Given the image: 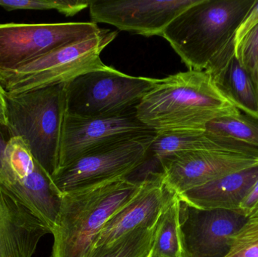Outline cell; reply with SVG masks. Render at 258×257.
Returning <instances> with one entry per match:
<instances>
[{
	"instance_id": "obj_25",
	"label": "cell",
	"mask_w": 258,
	"mask_h": 257,
	"mask_svg": "<svg viewBox=\"0 0 258 257\" xmlns=\"http://www.w3.org/2000/svg\"><path fill=\"white\" fill-rule=\"evenodd\" d=\"M258 25V0H256L251 10L242 20L238 27L233 39L234 52L237 51L240 44L245 37Z\"/></svg>"
},
{
	"instance_id": "obj_9",
	"label": "cell",
	"mask_w": 258,
	"mask_h": 257,
	"mask_svg": "<svg viewBox=\"0 0 258 257\" xmlns=\"http://www.w3.org/2000/svg\"><path fill=\"white\" fill-rule=\"evenodd\" d=\"M95 23L0 24V74L12 72L53 50L96 34Z\"/></svg>"
},
{
	"instance_id": "obj_15",
	"label": "cell",
	"mask_w": 258,
	"mask_h": 257,
	"mask_svg": "<svg viewBox=\"0 0 258 257\" xmlns=\"http://www.w3.org/2000/svg\"><path fill=\"white\" fill-rule=\"evenodd\" d=\"M198 150L229 152L258 158V149L230 137L206 131H164L156 133L145 161L132 176L137 175L135 181H144L153 174L161 173L160 164L164 160L181 152Z\"/></svg>"
},
{
	"instance_id": "obj_13",
	"label": "cell",
	"mask_w": 258,
	"mask_h": 257,
	"mask_svg": "<svg viewBox=\"0 0 258 257\" xmlns=\"http://www.w3.org/2000/svg\"><path fill=\"white\" fill-rule=\"evenodd\" d=\"M257 165V157L217 151H189L164 160L160 164V172L168 190L179 196Z\"/></svg>"
},
{
	"instance_id": "obj_8",
	"label": "cell",
	"mask_w": 258,
	"mask_h": 257,
	"mask_svg": "<svg viewBox=\"0 0 258 257\" xmlns=\"http://www.w3.org/2000/svg\"><path fill=\"white\" fill-rule=\"evenodd\" d=\"M0 187L30 208L52 230L62 195L21 137L8 140Z\"/></svg>"
},
{
	"instance_id": "obj_23",
	"label": "cell",
	"mask_w": 258,
	"mask_h": 257,
	"mask_svg": "<svg viewBox=\"0 0 258 257\" xmlns=\"http://www.w3.org/2000/svg\"><path fill=\"white\" fill-rule=\"evenodd\" d=\"M225 257H258V219H248L236 232Z\"/></svg>"
},
{
	"instance_id": "obj_27",
	"label": "cell",
	"mask_w": 258,
	"mask_h": 257,
	"mask_svg": "<svg viewBox=\"0 0 258 257\" xmlns=\"http://www.w3.org/2000/svg\"><path fill=\"white\" fill-rule=\"evenodd\" d=\"M0 125L6 127L7 118H6V92L0 84Z\"/></svg>"
},
{
	"instance_id": "obj_14",
	"label": "cell",
	"mask_w": 258,
	"mask_h": 257,
	"mask_svg": "<svg viewBox=\"0 0 258 257\" xmlns=\"http://www.w3.org/2000/svg\"><path fill=\"white\" fill-rule=\"evenodd\" d=\"M142 181L139 193L106 223L91 253L107 247L131 232L157 224L162 211L175 194L167 188L161 173L153 174Z\"/></svg>"
},
{
	"instance_id": "obj_5",
	"label": "cell",
	"mask_w": 258,
	"mask_h": 257,
	"mask_svg": "<svg viewBox=\"0 0 258 257\" xmlns=\"http://www.w3.org/2000/svg\"><path fill=\"white\" fill-rule=\"evenodd\" d=\"M117 35L118 32L101 28L96 34L53 50L16 70L0 74V84L6 93L17 95L107 69L109 66L103 63L101 54Z\"/></svg>"
},
{
	"instance_id": "obj_11",
	"label": "cell",
	"mask_w": 258,
	"mask_h": 257,
	"mask_svg": "<svg viewBox=\"0 0 258 257\" xmlns=\"http://www.w3.org/2000/svg\"><path fill=\"white\" fill-rule=\"evenodd\" d=\"M180 201L181 257H225L248 219L240 211L200 209Z\"/></svg>"
},
{
	"instance_id": "obj_12",
	"label": "cell",
	"mask_w": 258,
	"mask_h": 257,
	"mask_svg": "<svg viewBox=\"0 0 258 257\" xmlns=\"http://www.w3.org/2000/svg\"><path fill=\"white\" fill-rule=\"evenodd\" d=\"M198 0H95L92 22L110 24L122 31L162 36L170 23Z\"/></svg>"
},
{
	"instance_id": "obj_21",
	"label": "cell",
	"mask_w": 258,
	"mask_h": 257,
	"mask_svg": "<svg viewBox=\"0 0 258 257\" xmlns=\"http://www.w3.org/2000/svg\"><path fill=\"white\" fill-rule=\"evenodd\" d=\"M156 226L131 232L107 247L92 252L89 257H150Z\"/></svg>"
},
{
	"instance_id": "obj_4",
	"label": "cell",
	"mask_w": 258,
	"mask_h": 257,
	"mask_svg": "<svg viewBox=\"0 0 258 257\" xmlns=\"http://www.w3.org/2000/svg\"><path fill=\"white\" fill-rule=\"evenodd\" d=\"M6 105L9 138L21 137L35 159L52 178L58 170L66 115L65 83L17 95L6 92Z\"/></svg>"
},
{
	"instance_id": "obj_17",
	"label": "cell",
	"mask_w": 258,
	"mask_h": 257,
	"mask_svg": "<svg viewBox=\"0 0 258 257\" xmlns=\"http://www.w3.org/2000/svg\"><path fill=\"white\" fill-rule=\"evenodd\" d=\"M205 71L239 111L258 119V92L249 74L235 55L233 41Z\"/></svg>"
},
{
	"instance_id": "obj_10",
	"label": "cell",
	"mask_w": 258,
	"mask_h": 257,
	"mask_svg": "<svg viewBox=\"0 0 258 257\" xmlns=\"http://www.w3.org/2000/svg\"><path fill=\"white\" fill-rule=\"evenodd\" d=\"M155 133L138 119L135 108L122 114L102 117H77L66 113L58 170L103 146Z\"/></svg>"
},
{
	"instance_id": "obj_18",
	"label": "cell",
	"mask_w": 258,
	"mask_h": 257,
	"mask_svg": "<svg viewBox=\"0 0 258 257\" xmlns=\"http://www.w3.org/2000/svg\"><path fill=\"white\" fill-rule=\"evenodd\" d=\"M258 180V165L231 174L179 195L180 200L200 209L239 211Z\"/></svg>"
},
{
	"instance_id": "obj_26",
	"label": "cell",
	"mask_w": 258,
	"mask_h": 257,
	"mask_svg": "<svg viewBox=\"0 0 258 257\" xmlns=\"http://www.w3.org/2000/svg\"><path fill=\"white\" fill-rule=\"evenodd\" d=\"M239 211L247 219H258V180L241 203Z\"/></svg>"
},
{
	"instance_id": "obj_20",
	"label": "cell",
	"mask_w": 258,
	"mask_h": 257,
	"mask_svg": "<svg viewBox=\"0 0 258 257\" xmlns=\"http://www.w3.org/2000/svg\"><path fill=\"white\" fill-rule=\"evenodd\" d=\"M205 131L230 137L258 149V119L242 112L211 121Z\"/></svg>"
},
{
	"instance_id": "obj_2",
	"label": "cell",
	"mask_w": 258,
	"mask_h": 257,
	"mask_svg": "<svg viewBox=\"0 0 258 257\" xmlns=\"http://www.w3.org/2000/svg\"><path fill=\"white\" fill-rule=\"evenodd\" d=\"M123 178L62 195L51 257H89L106 223L142 188Z\"/></svg>"
},
{
	"instance_id": "obj_22",
	"label": "cell",
	"mask_w": 258,
	"mask_h": 257,
	"mask_svg": "<svg viewBox=\"0 0 258 257\" xmlns=\"http://www.w3.org/2000/svg\"><path fill=\"white\" fill-rule=\"evenodd\" d=\"M91 3L87 0H0V6L6 11L57 10L66 16H74L89 7Z\"/></svg>"
},
{
	"instance_id": "obj_7",
	"label": "cell",
	"mask_w": 258,
	"mask_h": 257,
	"mask_svg": "<svg viewBox=\"0 0 258 257\" xmlns=\"http://www.w3.org/2000/svg\"><path fill=\"white\" fill-rule=\"evenodd\" d=\"M156 133L95 149L59 169L52 181L60 194L128 178L145 161Z\"/></svg>"
},
{
	"instance_id": "obj_3",
	"label": "cell",
	"mask_w": 258,
	"mask_h": 257,
	"mask_svg": "<svg viewBox=\"0 0 258 257\" xmlns=\"http://www.w3.org/2000/svg\"><path fill=\"white\" fill-rule=\"evenodd\" d=\"M256 0H198L177 15L162 37L189 70L203 71L231 43Z\"/></svg>"
},
{
	"instance_id": "obj_1",
	"label": "cell",
	"mask_w": 258,
	"mask_h": 257,
	"mask_svg": "<svg viewBox=\"0 0 258 257\" xmlns=\"http://www.w3.org/2000/svg\"><path fill=\"white\" fill-rule=\"evenodd\" d=\"M135 110L156 133L205 131L211 121L240 113L207 72L189 69L159 79Z\"/></svg>"
},
{
	"instance_id": "obj_19",
	"label": "cell",
	"mask_w": 258,
	"mask_h": 257,
	"mask_svg": "<svg viewBox=\"0 0 258 257\" xmlns=\"http://www.w3.org/2000/svg\"><path fill=\"white\" fill-rule=\"evenodd\" d=\"M180 199L175 195L162 211L150 257H181Z\"/></svg>"
},
{
	"instance_id": "obj_24",
	"label": "cell",
	"mask_w": 258,
	"mask_h": 257,
	"mask_svg": "<svg viewBox=\"0 0 258 257\" xmlns=\"http://www.w3.org/2000/svg\"><path fill=\"white\" fill-rule=\"evenodd\" d=\"M235 55L249 74L258 92V25L244 39Z\"/></svg>"
},
{
	"instance_id": "obj_16",
	"label": "cell",
	"mask_w": 258,
	"mask_h": 257,
	"mask_svg": "<svg viewBox=\"0 0 258 257\" xmlns=\"http://www.w3.org/2000/svg\"><path fill=\"white\" fill-rule=\"evenodd\" d=\"M48 226L0 187V257H32Z\"/></svg>"
},
{
	"instance_id": "obj_6",
	"label": "cell",
	"mask_w": 258,
	"mask_h": 257,
	"mask_svg": "<svg viewBox=\"0 0 258 257\" xmlns=\"http://www.w3.org/2000/svg\"><path fill=\"white\" fill-rule=\"evenodd\" d=\"M159 79L132 76L109 66L65 83L66 113L77 117L116 116L135 109Z\"/></svg>"
}]
</instances>
